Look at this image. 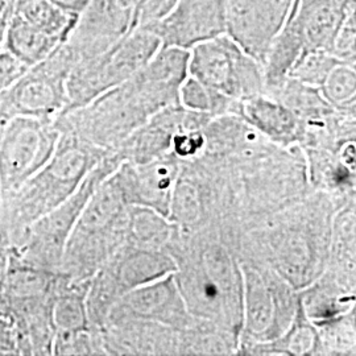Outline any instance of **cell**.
Returning a JSON list of instances; mask_svg holds the SVG:
<instances>
[{
    "label": "cell",
    "mask_w": 356,
    "mask_h": 356,
    "mask_svg": "<svg viewBox=\"0 0 356 356\" xmlns=\"http://www.w3.org/2000/svg\"><path fill=\"white\" fill-rule=\"evenodd\" d=\"M338 209L327 194L313 191L280 211L223 226L220 238L239 263L270 268L296 291H302L326 269Z\"/></svg>",
    "instance_id": "6da1fadb"
},
{
    "label": "cell",
    "mask_w": 356,
    "mask_h": 356,
    "mask_svg": "<svg viewBox=\"0 0 356 356\" xmlns=\"http://www.w3.org/2000/svg\"><path fill=\"white\" fill-rule=\"evenodd\" d=\"M173 273L193 317L214 323L238 341L243 329L244 284L238 257L216 227L182 232L169 247Z\"/></svg>",
    "instance_id": "7a4b0ae2"
},
{
    "label": "cell",
    "mask_w": 356,
    "mask_h": 356,
    "mask_svg": "<svg viewBox=\"0 0 356 356\" xmlns=\"http://www.w3.org/2000/svg\"><path fill=\"white\" fill-rule=\"evenodd\" d=\"M182 83L184 78L173 67L149 60L126 82L82 107L58 115L54 123L58 131L72 132L103 152L114 153L156 113L179 104Z\"/></svg>",
    "instance_id": "3957f363"
},
{
    "label": "cell",
    "mask_w": 356,
    "mask_h": 356,
    "mask_svg": "<svg viewBox=\"0 0 356 356\" xmlns=\"http://www.w3.org/2000/svg\"><path fill=\"white\" fill-rule=\"evenodd\" d=\"M108 153L60 131L57 147L48 163L3 200L0 225L13 238L38 218L63 204Z\"/></svg>",
    "instance_id": "277c9868"
},
{
    "label": "cell",
    "mask_w": 356,
    "mask_h": 356,
    "mask_svg": "<svg viewBox=\"0 0 356 356\" xmlns=\"http://www.w3.org/2000/svg\"><path fill=\"white\" fill-rule=\"evenodd\" d=\"M129 204L113 175L92 193L65 245L60 272L89 281L127 243Z\"/></svg>",
    "instance_id": "5b68a950"
},
{
    "label": "cell",
    "mask_w": 356,
    "mask_h": 356,
    "mask_svg": "<svg viewBox=\"0 0 356 356\" xmlns=\"http://www.w3.org/2000/svg\"><path fill=\"white\" fill-rule=\"evenodd\" d=\"M120 164L115 153H108L66 201L10 238L13 259L33 267L58 270L65 245L90 197Z\"/></svg>",
    "instance_id": "8992f818"
},
{
    "label": "cell",
    "mask_w": 356,
    "mask_h": 356,
    "mask_svg": "<svg viewBox=\"0 0 356 356\" xmlns=\"http://www.w3.org/2000/svg\"><path fill=\"white\" fill-rule=\"evenodd\" d=\"M160 48L161 41L156 35L135 28L110 49L78 61L67 76V106L64 113L82 107L104 91L126 82L148 64Z\"/></svg>",
    "instance_id": "52a82bcc"
},
{
    "label": "cell",
    "mask_w": 356,
    "mask_h": 356,
    "mask_svg": "<svg viewBox=\"0 0 356 356\" xmlns=\"http://www.w3.org/2000/svg\"><path fill=\"white\" fill-rule=\"evenodd\" d=\"M241 267L244 304L238 351L248 344L279 339L292 326L300 304L298 291L270 268L251 263H241Z\"/></svg>",
    "instance_id": "ba28073f"
},
{
    "label": "cell",
    "mask_w": 356,
    "mask_h": 356,
    "mask_svg": "<svg viewBox=\"0 0 356 356\" xmlns=\"http://www.w3.org/2000/svg\"><path fill=\"white\" fill-rule=\"evenodd\" d=\"M176 263L165 251L122 245L90 280L86 307L90 325L101 327L110 310L126 294L175 273Z\"/></svg>",
    "instance_id": "9c48e42d"
},
{
    "label": "cell",
    "mask_w": 356,
    "mask_h": 356,
    "mask_svg": "<svg viewBox=\"0 0 356 356\" xmlns=\"http://www.w3.org/2000/svg\"><path fill=\"white\" fill-rule=\"evenodd\" d=\"M74 56L66 42L49 57L29 67L13 86L0 94V129L16 116L56 119L67 106L66 82Z\"/></svg>",
    "instance_id": "30bf717a"
},
{
    "label": "cell",
    "mask_w": 356,
    "mask_h": 356,
    "mask_svg": "<svg viewBox=\"0 0 356 356\" xmlns=\"http://www.w3.org/2000/svg\"><path fill=\"white\" fill-rule=\"evenodd\" d=\"M189 76L232 99L264 94L263 66L225 33L193 47Z\"/></svg>",
    "instance_id": "8fae6325"
},
{
    "label": "cell",
    "mask_w": 356,
    "mask_h": 356,
    "mask_svg": "<svg viewBox=\"0 0 356 356\" xmlns=\"http://www.w3.org/2000/svg\"><path fill=\"white\" fill-rule=\"evenodd\" d=\"M60 139L54 119L16 116L0 129V191L7 198L48 163Z\"/></svg>",
    "instance_id": "7c38bea8"
},
{
    "label": "cell",
    "mask_w": 356,
    "mask_h": 356,
    "mask_svg": "<svg viewBox=\"0 0 356 356\" xmlns=\"http://www.w3.org/2000/svg\"><path fill=\"white\" fill-rule=\"evenodd\" d=\"M294 0H227L226 35L263 66Z\"/></svg>",
    "instance_id": "4fadbf2b"
},
{
    "label": "cell",
    "mask_w": 356,
    "mask_h": 356,
    "mask_svg": "<svg viewBox=\"0 0 356 356\" xmlns=\"http://www.w3.org/2000/svg\"><path fill=\"white\" fill-rule=\"evenodd\" d=\"M169 220L188 234L219 225L214 182L207 166L198 157L181 161L172 193Z\"/></svg>",
    "instance_id": "5bb4252c"
},
{
    "label": "cell",
    "mask_w": 356,
    "mask_h": 356,
    "mask_svg": "<svg viewBox=\"0 0 356 356\" xmlns=\"http://www.w3.org/2000/svg\"><path fill=\"white\" fill-rule=\"evenodd\" d=\"M122 319L148 321L177 330H185L193 326L198 318L189 313L175 276L170 273L160 280L126 293L110 310L106 322Z\"/></svg>",
    "instance_id": "9a60e30c"
},
{
    "label": "cell",
    "mask_w": 356,
    "mask_h": 356,
    "mask_svg": "<svg viewBox=\"0 0 356 356\" xmlns=\"http://www.w3.org/2000/svg\"><path fill=\"white\" fill-rule=\"evenodd\" d=\"M226 4L227 0H177L164 20L141 29L156 35L163 47L191 51L226 33Z\"/></svg>",
    "instance_id": "2e32d148"
},
{
    "label": "cell",
    "mask_w": 356,
    "mask_h": 356,
    "mask_svg": "<svg viewBox=\"0 0 356 356\" xmlns=\"http://www.w3.org/2000/svg\"><path fill=\"white\" fill-rule=\"evenodd\" d=\"M179 168L181 160L169 152L143 164L122 163L113 177L129 206L148 207L169 219Z\"/></svg>",
    "instance_id": "e0dca14e"
},
{
    "label": "cell",
    "mask_w": 356,
    "mask_h": 356,
    "mask_svg": "<svg viewBox=\"0 0 356 356\" xmlns=\"http://www.w3.org/2000/svg\"><path fill=\"white\" fill-rule=\"evenodd\" d=\"M213 116L191 111L181 104L156 113L123 141L115 154L122 163L143 164L170 152L173 136L184 129L204 128Z\"/></svg>",
    "instance_id": "ac0fdd59"
},
{
    "label": "cell",
    "mask_w": 356,
    "mask_h": 356,
    "mask_svg": "<svg viewBox=\"0 0 356 356\" xmlns=\"http://www.w3.org/2000/svg\"><path fill=\"white\" fill-rule=\"evenodd\" d=\"M106 355H182V331L136 319L107 321L99 327Z\"/></svg>",
    "instance_id": "d6986e66"
},
{
    "label": "cell",
    "mask_w": 356,
    "mask_h": 356,
    "mask_svg": "<svg viewBox=\"0 0 356 356\" xmlns=\"http://www.w3.org/2000/svg\"><path fill=\"white\" fill-rule=\"evenodd\" d=\"M353 11H356V0H296L305 51L331 53L344 19Z\"/></svg>",
    "instance_id": "ffe728a7"
},
{
    "label": "cell",
    "mask_w": 356,
    "mask_h": 356,
    "mask_svg": "<svg viewBox=\"0 0 356 356\" xmlns=\"http://www.w3.org/2000/svg\"><path fill=\"white\" fill-rule=\"evenodd\" d=\"M238 116L266 139L284 148L300 145L302 139V124L297 115L267 94L242 99Z\"/></svg>",
    "instance_id": "44dd1931"
},
{
    "label": "cell",
    "mask_w": 356,
    "mask_h": 356,
    "mask_svg": "<svg viewBox=\"0 0 356 356\" xmlns=\"http://www.w3.org/2000/svg\"><path fill=\"white\" fill-rule=\"evenodd\" d=\"M310 188L327 194L341 207L356 197V168L337 152L326 149H302Z\"/></svg>",
    "instance_id": "7402d4cb"
},
{
    "label": "cell",
    "mask_w": 356,
    "mask_h": 356,
    "mask_svg": "<svg viewBox=\"0 0 356 356\" xmlns=\"http://www.w3.org/2000/svg\"><path fill=\"white\" fill-rule=\"evenodd\" d=\"M356 201L337 210L331 225L330 250L325 272L342 286L356 292L355 275Z\"/></svg>",
    "instance_id": "603a6c76"
},
{
    "label": "cell",
    "mask_w": 356,
    "mask_h": 356,
    "mask_svg": "<svg viewBox=\"0 0 356 356\" xmlns=\"http://www.w3.org/2000/svg\"><path fill=\"white\" fill-rule=\"evenodd\" d=\"M305 51L304 40L296 17V0L292 10L281 28L277 36L272 41L263 63L264 73V94L272 97L289 78L293 66Z\"/></svg>",
    "instance_id": "cb8c5ba5"
},
{
    "label": "cell",
    "mask_w": 356,
    "mask_h": 356,
    "mask_svg": "<svg viewBox=\"0 0 356 356\" xmlns=\"http://www.w3.org/2000/svg\"><path fill=\"white\" fill-rule=\"evenodd\" d=\"M298 294L304 313L313 325L338 318L356 307L355 292L346 289L327 272Z\"/></svg>",
    "instance_id": "d4e9b609"
},
{
    "label": "cell",
    "mask_w": 356,
    "mask_h": 356,
    "mask_svg": "<svg viewBox=\"0 0 356 356\" xmlns=\"http://www.w3.org/2000/svg\"><path fill=\"white\" fill-rule=\"evenodd\" d=\"M178 234L179 229L165 216L148 207H129L127 244L139 248L168 252Z\"/></svg>",
    "instance_id": "484cf974"
},
{
    "label": "cell",
    "mask_w": 356,
    "mask_h": 356,
    "mask_svg": "<svg viewBox=\"0 0 356 356\" xmlns=\"http://www.w3.org/2000/svg\"><path fill=\"white\" fill-rule=\"evenodd\" d=\"M61 44L64 42L41 32L15 13L7 28L3 48L28 67H32L49 57Z\"/></svg>",
    "instance_id": "4316f807"
},
{
    "label": "cell",
    "mask_w": 356,
    "mask_h": 356,
    "mask_svg": "<svg viewBox=\"0 0 356 356\" xmlns=\"http://www.w3.org/2000/svg\"><path fill=\"white\" fill-rule=\"evenodd\" d=\"M89 285L90 280H72L60 272L58 286L51 309L56 332L85 330L91 326L86 307Z\"/></svg>",
    "instance_id": "83f0119b"
},
{
    "label": "cell",
    "mask_w": 356,
    "mask_h": 356,
    "mask_svg": "<svg viewBox=\"0 0 356 356\" xmlns=\"http://www.w3.org/2000/svg\"><path fill=\"white\" fill-rule=\"evenodd\" d=\"M15 13L61 42L72 35L79 17L74 13H66L51 0H17Z\"/></svg>",
    "instance_id": "f1b7e54d"
},
{
    "label": "cell",
    "mask_w": 356,
    "mask_h": 356,
    "mask_svg": "<svg viewBox=\"0 0 356 356\" xmlns=\"http://www.w3.org/2000/svg\"><path fill=\"white\" fill-rule=\"evenodd\" d=\"M239 102L216 90L204 86L194 76H188L179 88V104L191 111L210 116L238 115Z\"/></svg>",
    "instance_id": "f546056e"
},
{
    "label": "cell",
    "mask_w": 356,
    "mask_h": 356,
    "mask_svg": "<svg viewBox=\"0 0 356 356\" xmlns=\"http://www.w3.org/2000/svg\"><path fill=\"white\" fill-rule=\"evenodd\" d=\"M356 307L338 318L314 325L318 332L319 355H355Z\"/></svg>",
    "instance_id": "4dcf8cb0"
},
{
    "label": "cell",
    "mask_w": 356,
    "mask_h": 356,
    "mask_svg": "<svg viewBox=\"0 0 356 356\" xmlns=\"http://www.w3.org/2000/svg\"><path fill=\"white\" fill-rule=\"evenodd\" d=\"M319 90L325 99L337 110L356 113V66L338 65Z\"/></svg>",
    "instance_id": "1f68e13d"
},
{
    "label": "cell",
    "mask_w": 356,
    "mask_h": 356,
    "mask_svg": "<svg viewBox=\"0 0 356 356\" xmlns=\"http://www.w3.org/2000/svg\"><path fill=\"white\" fill-rule=\"evenodd\" d=\"M344 64L330 51H304L293 66L289 78L297 79L313 88H321L332 69Z\"/></svg>",
    "instance_id": "d6a6232c"
},
{
    "label": "cell",
    "mask_w": 356,
    "mask_h": 356,
    "mask_svg": "<svg viewBox=\"0 0 356 356\" xmlns=\"http://www.w3.org/2000/svg\"><path fill=\"white\" fill-rule=\"evenodd\" d=\"M51 355H106L99 327L79 331H57Z\"/></svg>",
    "instance_id": "836d02e7"
},
{
    "label": "cell",
    "mask_w": 356,
    "mask_h": 356,
    "mask_svg": "<svg viewBox=\"0 0 356 356\" xmlns=\"http://www.w3.org/2000/svg\"><path fill=\"white\" fill-rule=\"evenodd\" d=\"M204 128H191L177 132L172 139L170 152L181 161H189L200 157L204 151Z\"/></svg>",
    "instance_id": "e575fe53"
},
{
    "label": "cell",
    "mask_w": 356,
    "mask_h": 356,
    "mask_svg": "<svg viewBox=\"0 0 356 356\" xmlns=\"http://www.w3.org/2000/svg\"><path fill=\"white\" fill-rule=\"evenodd\" d=\"M176 3L177 0H140L132 19L131 31L160 23L173 11Z\"/></svg>",
    "instance_id": "d590c367"
},
{
    "label": "cell",
    "mask_w": 356,
    "mask_h": 356,
    "mask_svg": "<svg viewBox=\"0 0 356 356\" xmlns=\"http://www.w3.org/2000/svg\"><path fill=\"white\" fill-rule=\"evenodd\" d=\"M331 53L344 64L356 66V11L344 19Z\"/></svg>",
    "instance_id": "8d00e7d4"
},
{
    "label": "cell",
    "mask_w": 356,
    "mask_h": 356,
    "mask_svg": "<svg viewBox=\"0 0 356 356\" xmlns=\"http://www.w3.org/2000/svg\"><path fill=\"white\" fill-rule=\"evenodd\" d=\"M29 67L4 48L0 51V94L16 83Z\"/></svg>",
    "instance_id": "74e56055"
},
{
    "label": "cell",
    "mask_w": 356,
    "mask_h": 356,
    "mask_svg": "<svg viewBox=\"0 0 356 356\" xmlns=\"http://www.w3.org/2000/svg\"><path fill=\"white\" fill-rule=\"evenodd\" d=\"M0 355L19 356L17 338L11 321L0 314Z\"/></svg>",
    "instance_id": "f35d334b"
},
{
    "label": "cell",
    "mask_w": 356,
    "mask_h": 356,
    "mask_svg": "<svg viewBox=\"0 0 356 356\" xmlns=\"http://www.w3.org/2000/svg\"><path fill=\"white\" fill-rule=\"evenodd\" d=\"M11 259V242L7 229L0 225V293L7 280Z\"/></svg>",
    "instance_id": "ab89813d"
},
{
    "label": "cell",
    "mask_w": 356,
    "mask_h": 356,
    "mask_svg": "<svg viewBox=\"0 0 356 356\" xmlns=\"http://www.w3.org/2000/svg\"><path fill=\"white\" fill-rule=\"evenodd\" d=\"M17 0H0V51L4 47V38L7 28L16 10Z\"/></svg>",
    "instance_id": "60d3db41"
},
{
    "label": "cell",
    "mask_w": 356,
    "mask_h": 356,
    "mask_svg": "<svg viewBox=\"0 0 356 356\" xmlns=\"http://www.w3.org/2000/svg\"><path fill=\"white\" fill-rule=\"evenodd\" d=\"M56 6L63 8L66 13H74V15H81L83 13L91 0H51Z\"/></svg>",
    "instance_id": "b9f144b4"
},
{
    "label": "cell",
    "mask_w": 356,
    "mask_h": 356,
    "mask_svg": "<svg viewBox=\"0 0 356 356\" xmlns=\"http://www.w3.org/2000/svg\"><path fill=\"white\" fill-rule=\"evenodd\" d=\"M1 210H3V198H1V191H0V220H1Z\"/></svg>",
    "instance_id": "7bdbcfd3"
}]
</instances>
